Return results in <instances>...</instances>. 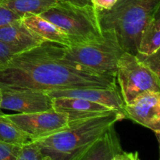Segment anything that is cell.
<instances>
[{"label":"cell","instance_id":"obj_23","mask_svg":"<svg viewBox=\"0 0 160 160\" xmlns=\"http://www.w3.org/2000/svg\"><path fill=\"white\" fill-rule=\"evenodd\" d=\"M93 6L98 11L107 10L112 7L117 0H92Z\"/></svg>","mask_w":160,"mask_h":160},{"label":"cell","instance_id":"obj_21","mask_svg":"<svg viewBox=\"0 0 160 160\" xmlns=\"http://www.w3.org/2000/svg\"><path fill=\"white\" fill-rule=\"evenodd\" d=\"M20 18L19 14L8 7L3 2H0V28Z\"/></svg>","mask_w":160,"mask_h":160},{"label":"cell","instance_id":"obj_5","mask_svg":"<svg viewBox=\"0 0 160 160\" xmlns=\"http://www.w3.org/2000/svg\"><path fill=\"white\" fill-rule=\"evenodd\" d=\"M40 15L67 35L70 46L93 40L102 34L98 12L94 6L81 7L57 2Z\"/></svg>","mask_w":160,"mask_h":160},{"label":"cell","instance_id":"obj_13","mask_svg":"<svg viewBox=\"0 0 160 160\" xmlns=\"http://www.w3.org/2000/svg\"><path fill=\"white\" fill-rule=\"evenodd\" d=\"M123 151L115 125L96 141L79 160H113L117 154Z\"/></svg>","mask_w":160,"mask_h":160},{"label":"cell","instance_id":"obj_4","mask_svg":"<svg viewBox=\"0 0 160 160\" xmlns=\"http://www.w3.org/2000/svg\"><path fill=\"white\" fill-rule=\"evenodd\" d=\"M123 49L112 30L84 43L66 47L62 58L105 75L116 77L117 62Z\"/></svg>","mask_w":160,"mask_h":160},{"label":"cell","instance_id":"obj_6","mask_svg":"<svg viewBox=\"0 0 160 160\" xmlns=\"http://www.w3.org/2000/svg\"><path fill=\"white\" fill-rule=\"evenodd\" d=\"M116 79L124 104L149 92H160V77L145 67L135 55L123 52L117 62Z\"/></svg>","mask_w":160,"mask_h":160},{"label":"cell","instance_id":"obj_1","mask_svg":"<svg viewBox=\"0 0 160 160\" xmlns=\"http://www.w3.org/2000/svg\"><path fill=\"white\" fill-rule=\"evenodd\" d=\"M65 48L45 41L38 46L16 54L0 70V88L48 92L81 88H117L115 76L101 74L63 59Z\"/></svg>","mask_w":160,"mask_h":160},{"label":"cell","instance_id":"obj_22","mask_svg":"<svg viewBox=\"0 0 160 160\" xmlns=\"http://www.w3.org/2000/svg\"><path fill=\"white\" fill-rule=\"evenodd\" d=\"M16 54L17 53L12 48L0 41V70L4 68Z\"/></svg>","mask_w":160,"mask_h":160},{"label":"cell","instance_id":"obj_18","mask_svg":"<svg viewBox=\"0 0 160 160\" xmlns=\"http://www.w3.org/2000/svg\"><path fill=\"white\" fill-rule=\"evenodd\" d=\"M45 156L42 155L40 148L34 142H31L22 146L16 160H44Z\"/></svg>","mask_w":160,"mask_h":160},{"label":"cell","instance_id":"obj_25","mask_svg":"<svg viewBox=\"0 0 160 160\" xmlns=\"http://www.w3.org/2000/svg\"><path fill=\"white\" fill-rule=\"evenodd\" d=\"M57 2H67L73 6L85 7V6H93L92 0H57Z\"/></svg>","mask_w":160,"mask_h":160},{"label":"cell","instance_id":"obj_19","mask_svg":"<svg viewBox=\"0 0 160 160\" xmlns=\"http://www.w3.org/2000/svg\"><path fill=\"white\" fill-rule=\"evenodd\" d=\"M136 57L139 59V61L142 62L145 67H148L149 70L154 72L156 75L160 77V52L159 51L154 53L148 55L140 54L137 53L135 55Z\"/></svg>","mask_w":160,"mask_h":160},{"label":"cell","instance_id":"obj_16","mask_svg":"<svg viewBox=\"0 0 160 160\" xmlns=\"http://www.w3.org/2000/svg\"><path fill=\"white\" fill-rule=\"evenodd\" d=\"M0 141L23 146L31 142V139L9 119L7 114L0 111Z\"/></svg>","mask_w":160,"mask_h":160},{"label":"cell","instance_id":"obj_8","mask_svg":"<svg viewBox=\"0 0 160 160\" xmlns=\"http://www.w3.org/2000/svg\"><path fill=\"white\" fill-rule=\"evenodd\" d=\"M123 112L125 118L148 128L156 134L159 142L160 92H149L124 104Z\"/></svg>","mask_w":160,"mask_h":160},{"label":"cell","instance_id":"obj_3","mask_svg":"<svg viewBox=\"0 0 160 160\" xmlns=\"http://www.w3.org/2000/svg\"><path fill=\"white\" fill-rule=\"evenodd\" d=\"M160 10V0H117L111 9L98 11L102 31L112 30L123 51L136 55L145 25Z\"/></svg>","mask_w":160,"mask_h":160},{"label":"cell","instance_id":"obj_24","mask_svg":"<svg viewBox=\"0 0 160 160\" xmlns=\"http://www.w3.org/2000/svg\"><path fill=\"white\" fill-rule=\"evenodd\" d=\"M138 152H128L122 151L119 152L113 158V160H137L138 157Z\"/></svg>","mask_w":160,"mask_h":160},{"label":"cell","instance_id":"obj_20","mask_svg":"<svg viewBox=\"0 0 160 160\" xmlns=\"http://www.w3.org/2000/svg\"><path fill=\"white\" fill-rule=\"evenodd\" d=\"M22 146L0 141V160H16Z\"/></svg>","mask_w":160,"mask_h":160},{"label":"cell","instance_id":"obj_28","mask_svg":"<svg viewBox=\"0 0 160 160\" xmlns=\"http://www.w3.org/2000/svg\"><path fill=\"white\" fill-rule=\"evenodd\" d=\"M0 2H4L5 0H0Z\"/></svg>","mask_w":160,"mask_h":160},{"label":"cell","instance_id":"obj_12","mask_svg":"<svg viewBox=\"0 0 160 160\" xmlns=\"http://www.w3.org/2000/svg\"><path fill=\"white\" fill-rule=\"evenodd\" d=\"M52 99L53 109L67 114L69 122L114 111L106 106L83 98H56Z\"/></svg>","mask_w":160,"mask_h":160},{"label":"cell","instance_id":"obj_15","mask_svg":"<svg viewBox=\"0 0 160 160\" xmlns=\"http://www.w3.org/2000/svg\"><path fill=\"white\" fill-rule=\"evenodd\" d=\"M160 49V10L145 25L141 34L137 53L148 55ZM136 53V54H137Z\"/></svg>","mask_w":160,"mask_h":160},{"label":"cell","instance_id":"obj_9","mask_svg":"<svg viewBox=\"0 0 160 160\" xmlns=\"http://www.w3.org/2000/svg\"><path fill=\"white\" fill-rule=\"evenodd\" d=\"M1 109L19 113H33L53 109V99L45 92L2 90Z\"/></svg>","mask_w":160,"mask_h":160},{"label":"cell","instance_id":"obj_14","mask_svg":"<svg viewBox=\"0 0 160 160\" xmlns=\"http://www.w3.org/2000/svg\"><path fill=\"white\" fill-rule=\"evenodd\" d=\"M23 23L45 41L70 47L68 38L57 27L38 14H24L21 17Z\"/></svg>","mask_w":160,"mask_h":160},{"label":"cell","instance_id":"obj_29","mask_svg":"<svg viewBox=\"0 0 160 160\" xmlns=\"http://www.w3.org/2000/svg\"><path fill=\"white\" fill-rule=\"evenodd\" d=\"M44 160H48V159H47V158H45V159H44Z\"/></svg>","mask_w":160,"mask_h":160},{"label":"cell","instance_id":"obj_2","mask_svg":"<svg viewBox=\"0 0 160 160\" xmlns=\"http://www.w3.org/2000/svg\"><path fill=\"white\" fill-rule=\"evenodd\" d=\"M124 118L123 112L114 110L73 120L66 129L33 142L48 160H79L110 127Z\"/></svg>","mask_w":160,"mask_h":160},{"label":"cell","instance_id":"obj_17","mask_svg":"<svg viewBox=\"0 0 160 160\" xmlns=\"http://www.w3.org/2000/svg\"><path fill=\"white\" fill-rule=\"evenodd\" d=\"M56 2L57 0H5L4 2L8 7L21 17L27 13L40 15Z\"/></svg>","mask_w":160,"mask_h":160},{"label":"cell","instance_id":"obj_11","mask_svg":"<svg viewBox=\"0 0 160 160\" xmlns=\"http://www.w3.org/2000/svg\"><path fill=\"white\" fill-rule=\"evenodd\" d=\"M0 41L12 48L17 54L38 46L45 42L29 29L21 18L0 28Z\"/></svg>","mask_w":160,"mask_h":160},{"label":"cell","instance_id":"obj_7","mask_svg":"<svg viewBox=\"0 0 160 160\" xmlns=\"http://www.w3.org/2000/svg\"><path fill=\"white\" fill-rule=\"evenodd\" d=\"M8 117L31 138V142L56 134L69 126L68 116L54 109L33 113L12 114Z\"/></svg>","mask_w":160,"mask_h":160},{"label":"cell","instance_id":"obj_10","mask_svg":"<svg viewBox=\"0 0 160 160\" xmlns=\"http://www.w3.org/2000/svg\"><path fill=\"white\" fill-rule=\"evenodd\" d=\"M52 98H78L106 106L113 110L123 112L124 102L118 88H81L54 90L46 92Z\"/></svg>","mask_w":160,"mask_h":160},{"label":"cell","instance_id":"obj_26","mask_svg":"<svg viewBox=\"0 0 160 160\" xmlns=\"http://www.w3.org/2000/svg\"><path fill=\"white\" fill-rule=\"evenodd\" d=\"M2 89L0 88V106H1V102H2ZM0 111H1V107H0Z\"/></svg>","mask_w":160,"mask_h":160},{"label":"cell","instance_id":"obj_27","mask_svg":"<svg viewBox=\"0 0 160 160\" xmlns=\"http://www.w3.org/2000/svg\"><path fill=\"white\" fill-rule=\"evenodd\" d=\"M137 160H141V159H140V158H139V156H138V159H137Z\"/></svg>","mask_w":160,"mask_h":160}]
</instances>
